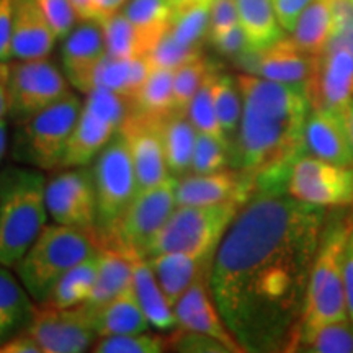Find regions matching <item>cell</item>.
<instances>
[{
  "instance_id": "26",
  "label": "cell",
  "mask_w": 353,
  "mask_h": 353,
  "mask_svg": "<svg viewBox=\"0 0 353 353\" xmlns=\"http://www.w3.org/2000/svg\"><path fill=\"white\" fill-rule=\"evenodd\" d=\"M134 262L136 259L120 252V250L103 247L100 250V263L94 290L83 304H87L88 307L95 311V309L105 306L112 299L120 296L123 291L132 285Z\"/></svg>"
},
{
  "instance_id": "48",
  "label": "cell",
  "mask_w": 353,
  "mask_h": 353,
  "mask_svg": "<svg viewBox=\"0 0 353 353\" xmlns=\"http://www.w3.org/2000/svg\"><path fill=\"white\" fill-rule=\"evenodd\" d=\"M13 0H0V63L12 59Z\"/></svg>"
},
{
  "instance_id": "57",
  "label": "cell",
  "mask_w": 353,
  "mask_h": 353,
  "mask_svg": "<svg viewBox=\"0 0 353 353\" xmlns=\"http://www.w3.org/2000/svg\"><path fill=\"white\" fill-rule=\"evenodd\" d=\"M350 2H352V3H353V0H350Z\"/></svg>"
},
{
  "instance_id": "49",
  "label": "cell",
  "mask_w": 353,
  "mask_h": 353,
  "mask_svg": "<svg viewBox=\"0 0 353 353\" xmlns=\"http://www.w3.org/2000/svg\"><path fill=\"white\" fill-rule=\"evenodd\" d=\"M343 286H345L348 317L353 322V228L348 232L345 250H343Z\"/></svg>"
},
{
  "instance_id": "45",
  "label": "cell",
  "mask_w": 353,
  "mask_h": 353,
  "mask_svg": "<svg viewBox=\"0 0 353 353\" xmlns=\"http://www.w3.org/2000/svg\"><path fill=\"white\" fill-rule=\"evenodd\" d=\"M210 41L213 43V46L221 54L231 57L241 56L242 52L250 48L249 39H247V34L241 23L234 25L218 34H213V37H210Z\"/></svg>"
},
{
  "instance_id": "28",
  "label": "cell",
  "mask_w": 353,
  "mask_h": 353,
  "mask_svg": "<svg viewBox=\"0 0 353 353\" xmlns=\"http://www.w3.org/2000/svg\"><path fill=\"white\" fill-rule=\"evenodd\" d=\"M94 312V324L99 337L145 332L151 325L136 299L132 285L123 291L120 296L95 309Z\"/></svg>"
},
{
  "instance_id": "8",
  "label": "cell",
  "mask_w": 353,
  "mask_h": 353,
  "mask_svg": "<svg viewBox=\"0 0 353 353\" xmlns=\"http://www.w3.org/2000/svg\"><path fill=\"white\" fill-rule=\"evenodd\" d=\"M76 128L70 136L63 169L88 167L112 141L132 113L131 100L105 87L85 95Z\"/></svg>"
},
{
  "instance_id": "35",
  "label": "cell",
  "mask_w": 353,
  "mask_h": 353,
  "mask_svg": "<svg viewBox=\"0 0 353 353\" xmlns=\"http://www.w3.org/2000/svg\"><path fill=\"white\" fill-rule=\"evenodd\" d=\"M100 252L92 255L76 267L70 268L65 275L57 281L50 298L51 304L57 307H72L83 304L94 290L97 272H99Z\"/></svg>"
},
{
  "instance_id": "29",
  "label": "cell",
  "mask_w": 353,
  "mask_h": 353,
  "mask_svg": "<svg viewBox=\"0 0 353 353\" xmlns=\"http://www.w3.org/2000/svg\"><path fill=\"white\" fill-rule=\"evenodd\" d=\"M20 278L0 263V341L28 325L34 304Z\"/></svg>"
},
{
  "instance_id": "50",
  "label": "cell",
  "mask_w": 353,
  "mask_h": 353,
  "mask_svg": "<svg viewBox=\"0 0 353 353\" xmlns=\"http://www.w3.org/2000/svg\"><path fill=\"white\" fill-rule=\"evenodd\" d=\"M0 353H43L41 347L28 332L19 334L10 341L0 343Z\"/></svg>"
},
{
  "instance_id": "43",
  "label": "cell",
  "mask_w": 353,
  "mask_h": 353,
  "mask_svg": "<svg viewBox=\"0 0 353 353\" xmlns=\"http://www.w3.org/2000/svg\"><path fill=\"white\" fill-rule=\"evenodd\" d=\"M38 3L57 39H64L77 25L79 15L70 0H38Z\"/></svg>"
},
{
  "instance_id": "32",
  "label": "cell",
  "mask_w": 353,
  "mask_h": 353,
  "mask_svg": "<svg viewBox=\"0 0 353 353\" xmlns=\"http://www.w3.org/2000/svg\"><path fill=\"white\" fill-rule=\"evenodd\" d=\"M211 6L213 0H193L174 7L167 33L188 50L200 51L203 38L210 33Z\"/></svg>"
},
{
  "instance_id": "34",
  "label": "cell",
  "mask_w": 353,
  "mask_h": 353,
  "mask_svg": "<svg viewBox=\"0 0 353 353\" xmlns=\"http://www.w3.org/2000/svg\"><path fill=\"white\" fill-rule=\"evenodd\" d=\"M174 74L175 69L152 65L151 72L132 99V113L149 118H162L174 108Z\"/></svg>"
},
{
  "instance_id": "27",
  "label": "cell",
  "mask_w": 353,
  "mask_h": 353,
  "mask_svg": "<svg viewBox=\"0 0 353 353\" xmlns=\"http://www.w3.org/2000/svg\"><path fill=\"white\" fill-rule=\"evenodd\" d=\"M132 288L148 322L157 330H170L176 325L174 306L165 296L164 290L159 285L148 259L134 262L132 273Z\"/></svg>"
},
{
  "instance_id": "41",
  "label": "cell",
  "mask_w": 353,
  "mask_h": 353,
  "mask_svg": "<svg viewBox=\"0 0 353 353\" xmlns=\"http://www.w3.org/2000/svg\"><path fill=\"white\" fill-rule=\"evenodd\" d=\"M301 352L312 353H353V322L350 319L324 325L312 335Z\"/></svg>"
},
{
  "instance_id": "20",
  "label": "cell",
  "mask_w": 353,
  "mask_h": 353,
  "mask_svg": "<svg viewBox=\"0 0 353 353\" xmlns=\"http://www.w3.org/2000/svg\"><path fill=\"white\" fill-rule=\"evenodd\" d=\"M208 276L205 275L185 291L183 296L175 303L174 312L176 325L192 332L205 334L224 343L231 352H244L237 343L226 322L221 316L213 296H211Z\"/></svg>"
},
{
  "instance_id": "15",
  "label": "cell",
  "mask_w": 353,
  "mask_h": 353,
  "mask_svg": "<svg viewBox=\"0 0 353 353\" xmlns=\"http://www.w3.org/2000/svg\"><path fill=\"white\" fill-rule=\"evenodd\" d=\"M309 87L312 105L347 117L353 100V39L330 38Z\"/></svg>"
},
{
  "instance_id": "55",
  "label": "cell",
  "mask_w": 353,
  "mask_h": 353,
  "mask_svg": "<svg viewBox=\"0 0 353 353\" xmlns=\"http://www.w3.org/2000/svg\"><path fill=\"white\" fill-rule=\"evenodd\" d=\"M347 126H348V132H350V141H352V149H353V100H352L350 107H348Z\"/></svg>"
},
{
  "instance_id": "10",
  "label": "cell",
  "mask_w": 353,
  "mask_h": 353,
  "mask_svg": "<svg viewBox=\"0 0 353 353\" xmlns=\"http://www.w3.org/2000/svg\"><path fill=\"white\" fill-rule=\"evenodd\" d=\"M174 185L175 179L170 176L156 187L136 193L103 247H112L136 260L148 257L149 247L176 208Z\"/></svg>"
},
{
  "instance_id": "19",
  "label": "cell",
  "mask_w": 353,
  "mask_h": 353,
  "mask_svg": "<svg viewBox=\"0 0 353 353\" xmlns=\"http://www.w3.org/2000/svg\"><path fill=\"white\" fill-rule=\"evenodd\" d=\"M176 206H210L237 201L241 205L254 195V182L244 174L219 170L213 174H185L174 185Z\"/></svg>"
},
{
  "instance_id": "31",
  "label": "cell",
  "mask_w": 353,
  "mask_h": 353,
  "mask_svg": "<svg viewBox=\"0 0 353 353\" xmlns=\"http://www.w3.org/2000/svg\"><path fill=\"white\" fill-rule=\"evenodd\" d=\"M334 32L332 10L327 0H312L293 30V41L312 56L324 52Z\"/></svg>"
},
{
  "instance_id": "23",
  "label": "cell",
  "mask_w": 353,
  "mask_h": 353,
  "mask_svg": "<svg viewBox=\"0 0 353 353\" xmlns=\"http://www.w3.org/2000/svg\"><path fill=\"white\" fill-rule=\"evenodd\" d=\"M159 285L164 290L172 306L198 278L210 275L213 259H198L182 252L157 254L148 259Z\"/></svg>"
},
{
  "instance_id": "24",
  "label": "cell",
  "mask_w": 353,
  "mask_h": 353,
  "mask_svg": "<svg viewBox=\"0 0 353 353\" xmlns=\"http://www.w3.org/2000/svg\"><path fill=\"white\" fill-rule=\"evenodd\" d=\"M159 132L170 176L176 179L188 174L192 170L198 131L190 121L187 112L172 110L165 117L159 118Z\"/></svg>"
},
{
  "instance_id": "17",
  "label": "cell",
  "mask_w": 353,
  "mask_h": 353,
  "mask_svg": "<svg viewBox=\"0 0 353 353\" xmlns=\"http://www.w3.org/2000/svg\"><path fill=\"white\" fill-rule=\"evenodd\" d=\"M120 131L130 149L138 192L156 187L170 179L159 132V118L131 113Z\"/></svg>"
},
{
  "instance_id": "38",
  "label": "cell",
  "mask_w": 353,
  "mask_h": 353,
  "mask_svg": "<svg viewBox=\"0 0 353 353\" xmlns=\"http://www.w3.org/2000/svg\"><path fill=\"white\" fill-rule=\"evenodd\" d=\"M216 72L211 70L206 77V81L203 82L200 90L196 92V95L193 97L192 101H190L187 108V117L192 121V125L196 128L198 132H203V134L214 136V138L229 141L224 134L223 128L219 125L218 114H216L214 108V99H213V82H214ZM231 145V144H229Z\"/></svg>"
},
{
  "instance_id": "54",
  "label": "cell",
  "mask_w": 353,
  "mask_h": 353,
  "mask_svg": "<svg viewBox=\"0 0 353 353\" xmlns=\"http://www.w3.org/2000/svg\"><path fill=\"white\" fill-rule=\"evenodd\" d=\"M7 152V120L0 118V162Z\"/></svg>"
},
{
  "instance_id": "1",
  "label": "cell",
  "mask_w": 353,
  "mask_h": 353,
  "mask_svg": "<svg viewBox=\"0 0 353 353\" xmlns=\"http://www.w3.org/2000/svg\"><path fill=\"white\" fill-rule=\"evenodd\" d=\"M324 223V206L288 192H254L234 218L208 283L244 352L294 350Z\"/></svg>"
},
{
  "instance_id": "53",
  "label": "cell",
  "mask_w": 353,
  "mask_h": 353,
  "mask_svg": "<svg viewBox=\"0 0 353 353\" xmlns=\"http://www.w3.org/2000/svg\"><path fill=\"white\" fill-rule=\"evenodd\" d=\"M70 3L76 8L79 20H95L90 0H70Z\"/></svg>"
},
{
  "instance_id": "13",
  "label": "cell",
  "mask_w": 353,
  "mask_h": 353,
  "mask_svg": "<svg viewBox=\"0 0 353 353\" xmlns=\"http://www.w3.org/2000/svg\"><path fill=\"white\" fill-rule=\"evenodd\" d=\"M286 192L299 201L324 208L350 205L353 169L303 152L291 165Z\"/></svg>"
},
{
  "instance_id": "51",
  "label": "cell",
  "mask_w": 353,
  "mask_h": 353,
  "mask_svg": "<svg viewBox=\"0 0 353 353\" xmlns=\"http://www.w3.org/2000/svg\"><path fill=\"white\" fill-rule=\"evenodd\" d=\"M126 0H90L92 10H94L95 20H105L113 13L120 12V8L125 6Z\"/></svg>"
},
{
  "instance_id": "14",
  "label": "cell",
  "mask_w": 353,
  "mask_h": 353,
  "mask_svg": "<svg viewBox=\"0 0 353 353\" xmlns=\"http://www.w3.org/2000/svg\"><path fill=\"white\" fill-rule=\"evenodd\" d=\"M48 214L56 224L95 231L97 193L92 169L68 167L46 182Z\"/></svg>"
},
{
  "instance_id": "6",
  "label": "cell",
  "mask_w": 353,
  "mask_h": 353,
  "mask_svg": "<svg viewBox=\"0 0 353 353\" xmlns=\"http://www.w3.org/2000/svg\"><path fill=\"white\" fill-rule=\"evenodd\" d=\"M81 110V99L70 92L63 100L17 125L12 141L13 161L43 172L63 169Z\"/></svg>"
},
{
  "instance_id": "3",
  "label": "cell",
  "mask_w": 353,
  "mask_h": 353,
  "mask_svg": "<svg viewBox=\"0 0 353 353\" xmlns=\"http://www.w3.org/2000/svg\"><path fill=\"white\" fill-rule=\"evenodd\" d=\"M46 182L34 167L0 170V263L8 268L17 267L46 226Z\"/></svg>"
},
{
  "instance_id": "42",
  "label": "cell",
  "mask_w": 353,
  "mask_h": 353,
  "mask_svg": "<svg viewBox=\"0 0 353 353\" xmlns=\"http://www.w3.org/2000/svg\"><path fill=\"white\" fill-rule=\"evenodd\" d=\"M231 159V145L214 136L198 132L195 151H193L192 170L195 174H213L224 170Z\"/></svg>"
},
{
  "instance_id": "12",
  "label": "cell",
  "mask_w": 353,
  "mask_h": 353,
  "mask_svg": "<svg viewBox=\"0 0 353 353\" xmlns=\"http://www.w3.org/2000/svg\"><path fill=\"white\" fill-rule=\"evenodd\" d=\"M94 316V309L87 304L57 307L48 301L37 303L26 332L38 342L43 353H81L99 337Z\"/></svg>"
},
{
  "instance_id": "2",
  "label": "cell",
  "mask_w": 353,
  "mask_h": 353,
  "mask_svg": "<svg viewBox=\"0 0 353 353\" xmlns=\"http://www.w3.org/2000/svg\"><path fill=\"white\" fill-rule=\"evenodd\" d=\"M239 131L231 165L260 188H283L293 162L304 152V126L312 108L309 83H281L242 74Z\"/></svg>"
},
{
  "instance_id": "16",
  "label": "cell",
  "mask_w": 353,
  "mask_h": 353,
  "mask_svg": "<svg viewBox=\"0 0 353 353\" xmlns=\"http://www.w3.org/2000/svg\"><path fill=\"white\" fill-rule=\"evenodd\" d=\"M316 56L303 51L293 39L281 38L263 50H249L236 57L242 70L267 81L281 83H311Z\"/></svg>"
},
{
  "instance_id": "4",
  "label": "cell",
  "mask_w": 353,
  "mask_h": 353,
  "mask_svg": "<svg viewBox=\"0 0 353 353\" xmlns=\"http://www.w3.org/2000/svg\"><path fill=\"white\" fill-rule=\"evenodd\" d=\"M350 229L342 214H334L322 229L294 350H299L324 325L350 319L343 286V250Z\"/></svg>"
},
{
  "instance_id": "40",
  "label": "cell",
  "mask_w": 353,
  "mask_h": 353,
  "mask_svg": "<svg viewBox=\"0 0 353 353\" xmlns=\"http://www.w3.org/2000/svg\"><path fill=\"white\" fill-rule=\"evenodd\" d=\"M167 348L165 337L145 332L101 337L90 350L95 353H161Z\"/></svg>"
},
{
  "instance_id": "36",
  "label": "cell",
  "mask_w": 353,
  "mask_h": 353,
  "mask_svg": "<svg viewBox=\"0 0 353 353\" xmlns=\"http://www.w3.org/2000/svg\"><path fill=\"white\" fill-rule=\"evenodd\" d=\"M213 99L219 125L231 144L239 131L242 118V95L237 81L229 76L216 74L213 82Z\"/></svg>"
},
{
  "instance_id": "37",
  "label": "cell",
  "mask_w": 353,
  "mask_h": 353,
  "mask_svg": "<svg viewBox=\"0 0 353 353\" xmlns=\"http://www.w3.org/2000/svg\"><path fill=\"white\" fill-rule=\"evenodd\" d=\"M101 26H103L107 54L114 57L145 56L138 30L126 19L125 13L117 12L101 20Z\"/></svg>"
},
{
  "instance_id": "33",
  "label": "cell",
  "mask_w": 353,
  "mask_h": 353,
  "mask_svg": "<svg viewBox=\"0 0 353 353\" xmlns=\"http://www.w3.org/2000/svg\"><path fill=\"white\" fill-rule=\"evenodd\" d=\"M172 10L174 7L169 0H130L121 10L138 30L145 56L169 28Z\"/></svg>"
},
{
  "instance_id": "22",
  "label": "cell",
  "mask_w": 353,
  "mask_h": 353,
  "mask_svg": "<svg viewBox=\"0 0 353 353\" xmlns=\"http://www.w3.org/2000/svg\"><path fill=\"white\" fill-rule=\"evenodd\" d=\"M56 41L38 0H13L12 59H43L51 54Z\"/></svg>"
},
{
  "instance_id": "47",
  "label": "cell",
  "mask_w": 353,
  "mask_h": 353,
  "mask_svg": "<svg viewBox=\"0 0 353 353\" xmlns=\"http://www.w3.org/2000/svg\"><path fill=\"white\" fill-rule=\"evenodd\" d=\"M273 8H275L278 23L286 33H293L294 26L301 13L304 12L312 0H272Z\"/></svg>"
},
{
  "instance_id": "18",
  "label": "cell",
  "mask_w": 353,
  "mask_h": 353,
  "mask_svg": "<svg viewBox=\"0 0 353 353\" xmlns=\"http://www.w3.org/2000/svg\"><path fill=\"white\" fill-rule=\"evenodd\" d=\"M107 54L103 26L99 20H81L64 38L61 59L63 72L70 87L87 95L94 90L97 65Z\"/></svg>"
},
{
  "instance_id": "21",
  "label": "cell",
  "mask_w": 353,
  "mask_h": 353,
  "mask_svg": "<svg viewBox=\"0 0 353 353\" xmlns=\"http://www.w3.org/2000/svg\"><path fill=\"white\" fill-rule=\"evenodd\" d=\"M304 152L339 165L353 164L347 117L312 105L304 126Z\"/></svg>"
},
{
  "instance_id": "30",
  "label": "cell",
  "mask_w": 353,
  "mask_h": 353,
  "mask_svg": "<svg viewBox=\"0 0 353 353\" xmlns=\"http://www.w3.org/2000/svg\"><path fill=\"white\" fill-rule=\"evenodd\" d=\"M236 3L239 21L252 50H263L285 38L272 0H236Z\"/></svg>"
},
{
  "instance_id": "9",
  "label": "cell",
  "mask_w": 353,
  "mask_h": 353,
  "mask_svg": "<svg viewBox=\"0 0 353 353\" xmlns=\"http://www.w3.org/2000/svg\"><path fill=\"white\" fill-rule=\"evenodd\" d=\"M97 193V226L101 245L138 193L134 165L125 136L118 132L92 165Z\"/></svg>"
},
{
  "instance_id": "52",
  "label": "cell",
  "mask_w": 353,
  "mask_h": 353,
  "mask_svg": "<svg viewBox=\"0 0 353 353\" xmlns=\"http://www.w3.org/2000/svg\"><path fill=\"white\" fill-rule=\"evenodd\" d=\"M8 117V64L0 63V118Z\"/></svg>"
},
{
  "instance_id": "39",
  "label": "cell",
  "mask_w": 353,
  "mask_h": 353,
  "mask_svg": "<svg viewBox=\"0 0 353 353\" xmlns=\"http://www.w3.org/2000/svg\"><path fill=\"white\" fill-rule=\"evenodd\" d=\"M210 64L201 54H198L187 63L180 64L174 74V108L179 112H187L190 101L200 90L203 82L211 72Z\"/></svg>"
},
{
  "instance_id": "44",
  "label": "cell",
  "mask_w": 353,
  "mask_h": 353,
  "mask_svg": "<svg viewBox=\"0 0 353 353\" xmlns=\"http://www.w3.org/2000/svg\"><path fill=\"white\" fill-rule=\"evenodd\" d=\"M167 347H172L174 350L179 352H206V353H228L231 352L229 348L221 343L210 335L192 332V330H185L179 327V330L172 332L165 339Z\"/></svg>"
},
{
  "instance_id": "25",
  "label": "cell",
  "mask_w": 353,
  "mask_h": 353,
  "mask_svg": "<svg viewBox=\"0 0 353 353\" xmlns=\"http://www.w3.org/2000/svg\"><path fill=\"white\" fill-rule=\"evenodd\" d=\"M151 69L152 64L148 56L114 57L105 54L95 69L94 88L105 87L132 101L144 85Z\"/></svg>"
},
{
  "instance_id": "11",
  "label": "cell",
  "mask_w": 353,
  "mask_h": 353,
  "mask_svg": "<svg viewBox=\"0 0 353 353\" xmlns=\"http://www.w3.org/2000/svg\"><path fill=\"white\" fill-rule=\"evenodd\" d=\"M64 72L48 57L17 61L8 65V117L20 125L69 95Z\"/></svg>"
},
{
  "instance_id": "56",
  "label": "cell",
  "mask_w": 353,
  "mask_h": 353,
  "mask_svg": "<svg viewBox=\"0 0 353 353\" xmlns=\"http://www.w3.org/2000/svg\"><path fill=\"white\" fill-rule=\"evenodd\" d=\"M172 3V7H176V6H182V3H187V2H193V0H169Z\"/></svg>"
},
{
  "instance_id": "5",
  "label": "cell",
  "mask_w": 353,
  "mask_h": 353,
  "mask_svg": "<svg viewBox=\"0 0 353 353\" xmlns=\"http://www.w3.org/2000/svg\"><path fill=\"white\" fill-rule=\"evenodd\" d=\"M103 249L97 231L51 224L44 226L23 259L17 275L34 303L50 301L57 281L82 260Z\"/></svg>"
},
{
  "instance_id": "7",
  "label": "cell",
  "mask_w": 353,
  "mask_h": 353,
  "mask_svg": "<svg viewBox=\"0 0 353 353\" xmlns=\"http://www.w3.org/2000/svg\"><path fill=\"white\" fill-rule=\"evenodd\" d=\"M242 206L237 201L210 206H176L149 247L145 259L169 252L214 259L224 234Z\"/></svg>"
},
{
  "instance_id": "46",
  "label": "cell",
  "mask_w": 353,
  "mask_h": 353,
  "mask_svg": "<svg viewBox=\"0 0 353 353\" xmlns=\"http://www.w3.org/2000/svg\"><path fill=\"white\" fill-rule=\"evenodd\" d=\"M237 23H241V21L236 0H213L208 33L210 37L224 32V30L231 28V26Z\"/></svg>"
}]
</instances>
